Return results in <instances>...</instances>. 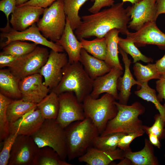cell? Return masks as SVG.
<instances>
[{
    "mask_svg": "<svg viewBox=\"0 0 165 165\" xmlns=\"http://www.w3.org/2000/svg\"><path fill=\"white\" fill-rule=\"evenodd\" d=\"M37 104L25 101L22 99L12 100L7 107L6 113L9 123L17 120L27 113L36 109Z\"/></svg>",
    "mask_w": 165,
    "mask_h": 165,
    "instance_id": "27",
    "label": "cell"
},
{
    "mask_svg": "<svg viewBox=\"0 0 165 165\" xmlns=\"http://www.w3.org/2000/svg\"><path fill=\"white\" fill-rule=\"evenodd\" d=\"M66 24L64 31L60 39L56 43L62 47L67 53L68 62L79 61L82 49L81 43L74 33L69 21L66 17Z\"/></svg>",
    "mask_w": 165,
    "mask_h": 165,
    "instance_id": "21",
    "label": "cell"
},
{
    "mask_svg": "<svg viewBox=\"0 0 165 165\" xmlns=\"http://www.w3.org/2000/svg\"><path fill=\"white\" fill-rule=\"evenodd\" d=\"M155 64L158 73L160 75H165V54L161 58L156 61Z\"/></svg>",
    "mask_w": 165,
    "mask_h": 165,
    "instance_id": "45",
    "label": "cell"
},
{
    "mask_svg": "<svg viewBox=\"0 0 165 165\" xmlns=\"http://www.w3.org/2000/svg\"><path fill=\"white\" fill-rule=\"evenodd\" d=\"M67 157L69 160L78 158L92 146L95 138L100 134L88 118L73 122L64 128Z\"/></svg>",
    "mask_w": 165,
    "mask_h": 165,
    "instance_id": "2",
    "label": "cell"
},
{
    "mask_svg": "<svg viewBox=\"0 0 165 165\" xmlns=\"http://www.w3.org/2000/svg\"><path fill=\"white\" fill-rule=\"evenodd\" d=\"M118 46L127 54H130L132 57L134 63L140 61L148 63L152 62L153 61L152 58L143 54L137 48L133 41L127 38H123L119 37Z\"/></svg>",
    "mask_w": 165,
    "mask_h": 165,
    "instance_id": "35",
    "label": "cell"
},
{
    "mask_svg": "<svg viewBox=\"0 0 165 165\" xmlns=\"http://www.w3.org/2000/svg\"><path fill=\"white\" fill-rule=\"evenodd\" d=\"M116 100L112 95L105 93L97 99L93 98L89 95L82 102L86 118L91 120L100 134L105 130L108 122L117 113Z\"/></svg>",
    "mask_w": 165,
    "mask_h": 165,
    "instance_id": "5",
    "label": "cell"
},
{
    "mask_svg": "<svg viewBox=\"0 0 165 165\" xmlns=\"http://www.w3.org/2000/svg\"><path fill=\"white\" fill-rule=\"evenodd\" d=\"M37 108L45 119H56L59 109L58 95L51 91L50 93L37 104Z\"/></svg>",
    "mask_w": 165,
    "mask_h": 165,
    "instance_id": "26",
    "label": "cell"
},
{
    "mask_svg": "<svg viewBox=\"0 0 165 165\" xmlns=\"http://www.w3.org/2000/svg\"><path fill=\"white\" fill-rule=\"evenodd\" d=\"M89 0H64V9L71 28L75 30L81 25V17L79 15L81 7Z\"/></svg>",
    "mask_w": 165,
    "mask_h": 165,
    "instance_id": "30",
    "label": "cell"
},
{
    "mask_svg": "<svg viewBox=\"0 0 165 165\" xmlns=\"http://www.w3.org/2000/svg\"><path fill=\"white\" fill-rule=\"evenodd\" d=\"M119 51L122 57L125 71L123 76L119 77L117 81V89L119 91L118 100L119 103L127 105L131 94L130 90L132 86L137 85L138 89H139L141 85L134 79L131 72L130 66L132 62L131 60L128 58L127 53L119 47Z\"/></svg>",
    "mask_w": 165,
    "mask_h": 165,
    "instance_id": "19",
    "label": "cell"
},
{
    "mask_svg": "<svg viewBox=\"0 0 165 165\" xmlns=\"http://www.w3.org/2000/svg\"><path fill=\"white\" fill-rule=\"evenodd\" d=\"M142 133H133L126 134L119 139L117 147L125 152L131 151L130 145L132 141L136 138L142 136Z\"/></svg>",
    "mask_w": 165,
    "mask_h": 165,
    "instance_id": "39",
    "label": "cell"
},
{
    "mask_svg": "<svg viewBox=\"0 0 165 165\" xmlns=\"http://www.w3.org/2000/svg\"><path fill=\"white\" fill-rule=\"evenodd\" d=\"M157 12L156 17L159 15L165 13V0H156Z\"/></svg>",
    "mask_w": 165,
    "mask_h": 165,
    "instance_id": "46",
    "label": "cell"
},
{
    "mask_svg": "<svg viewBox=\"0 0 165 165\" xmlns=\"http://www.w3.org/2000/svg\"><path fill=\"white\" fill-rule=\"evenodd\" d=\"M28 0H16V7L21 6L28 2Z\"/></svg>",
    "mask_w": 165,
    "mask_h": 165,
    "instance_id": "49",
    "label": "cell"
},
{
    "mask_svg": "<svg viewBox=\"0 0 165 165\" xmlns=\"http://www.w3.org/2000/svg\"><path fill=\"white\" fill-rule=\"evenodd\" d=\"M154 119L153 125L150 127L143 125V130L148 135L151 134H155L160 140H162L165 137V121L160 114H156Z\"/></svg>",
    "mask_w": 165,
    "mask_h": 165,
    "instance_id": "37",
    "label": "cell"
},
{
    "mask_svg": "<svg viewBox=\"0 0 165 165\" xmlns=\"http://www.w3.org/2000/svg\"><path fill=\"white\" fill-rule=\"evenodd\" d=\"M164 157H165V154H164Z\"/></svg>",
    "mask_w": 165,
    "mask_h": 165,
    "instance_id": "52",
    "label": "cell"
},
{
    "mask_svg": "<svg viewBox=\"0 0 165 165\" xmlns=\"http://www.w3.org/2000/svg\"><path fill=\"white\" fill-rule=\"evenodd\" d=\"M58 97L59 109L56 121L63 128L85 118L82 103L78 101L73 92H65Z\"/></svg>",
    "mask_w": 165,
    "mask_h": 165,
    "instance_id": "10",
    "label": "cell"
},
{
    "mask_svg": "<svg viewBox=\"0 0 165 165\" xmlns=\"http://www.w3.org/2000/svg\"><path fill=\"white\" fill-rule=\"evenodd\" d=\"M0 36L2 38H6L2 43L3 47L10 43L15 41H30L36 44L48 47L55 51L63 52L64 50L62 47L56 43L49 41L41 34L36 23L22 31L14 30L11 27L9 21L7 22L6 26L1 28Z\"/></svg>",
    "mask_w": 165,
    "mask_h": 165,
    "instance_id": "9",
    "label": "cell"
},
{
    "mask_svg": "<svg viewBox=\"0 0 165 165\" xmlns=\"http://www.w3.org/2000/svg\"><path fill=\"white\" fill-rule=\"evenodd\" d=\"M81 18V24L75 31L79 40L92 36L103 38L115 28L122 34L127 35L129 32L128 24L130 20V12L128 7L124 8L123 2L114 4L108 8L83 16Z\"/></svg>",
    "mask_w": 165,
    "mask_h": 165,
    "instance_id": "1",
    "label": "cell"
},
{
    "mask_svg": "<svg viewBox=\"0 0 165 165\" xmlns=\"http://www.w3.org/2000/svg\"><path fill=\"white\" fill-rule=\"evenodd\" d=\"M126 35L138 47L152 44L165 48V34L158 28L156 21L148 22L135 32H129Z\"/></svg>",
    "mask_w": 165,
    "mask_h": 165,
    "instance_id": "15",
    "label": "cell"
},
{
    "mask_svg": "<svg viewBox=\"0 0 165 165\" xmlns=\"http://www.w3.org/2000/svg\"><path fill=\"white\" fill-rule=\"evenodd\" d=\"M47 49L37 46L32 52L19 57L9 68L11 73L19 80L39 73L46 63L49 55Z\"/></svg>",
    "mask_w": 165,
    "mask_h": 165,
    "instance_id": "8",
    "label": "cell"
},
{
    "mask_svg": "<svg viewBox=\"0 0 165 165\" xmlns=\"http://www.w3.org/2000/svg\"><path fill=\"white\" fill-rule=\"evenodd\" d=\"M120 162L117 164V165H132L131 161L128 158L124 157L121 160Z\"/></svg>",
    "mask_w": 165,
    "mask_h": 165,
    "instance_id": "48",
    "label": "cell"
},
{
    "mask_svg": "<svg viewBox=\"0 0 165 165\" xmlns=\"http://www.w3.org/2000/svg\"><path fill=\"white\" fill-rule=\"evenodd\" d=\"M153 145L149 140L145 139V145L140 151L125 152L124 157L129 159L133 165H158L159 163L154 154Z\"/></svg>",
    "mask_w": 165,
    "mask_h": 165,
    "instance_id": "23",
    "label": "cell"
},
{
    "mask_svg": "<svg viewBox=\"0 0 165 165\" xmlns=\"http://www.w3.org/2000/svg\"><path fill=\"white\" fill-rule=\"evenodd\" d=\"M123 70L115 67L102 76L93 80L92 90L90 94L93 98L97 99L103 93L112 95L116 99H118L117 83L118 79L123 74Z\"/></svg>",
    "mask_w": 165,
    "mask_h": 165,
    "instance_id": "17",
    "label": "cell"
},
{
    "mask_svg": "<svg viewBox=\"0 0 165 165\" xmlns=\"http://www.w3.org/2000/svg\"><path fill=\"white\" fill-rule=\"evenodd\" d=\"M148 135L149 137V140L151 143L157 148H160L161 147V144L160 141V140L157 136L152 134H148Z\"/></svg>",
    "mask_w": 165,
    "mask_h": 165,
    "instance_id": "47",
    "label": "cell"
},
{
    "mask_svg": "<svg viewBox=\"0 0 165 165\" xmlns=\"http://www.w3.org/2000/svg\"><path fill=\"white\" fill-rule=\"evenodd\" d=\"M79 41L82 48L88 53L98 59L105 60L107 53V42L105 37L97 38L91 40L82 38Z\"/></svg>",
    "mask_w": 165,
    "mask_h": 165,
    "instance_id": "29",
    "label": "cell"
},
{
    "mask_svg": "<svg viewBox=\"0 0 165 165\" xmlns=\"http://www.w3.org/2000/svg\"><path fill=\"white\" fill-rule=\"evenodd\" d=\"M19 57L4 53H0V67L2 68L5 67L9 68L14 63Z\"/></svg>",
    "mask_w": 165,
    "mask_h": 165,
    "instance_id": "43",
    "label": "cell"
},
{
    "mask_svg": "<svg viewBox=\"0 0 165 165\" xmlns=\"http://www.w3.org/2000/svg\"><path fill=\"white\" fill-rule=\"evenodd\" d=\"M37 44L23 41L17 40L13 41L3 47L2 52L5 54L19 57L25 55L33 51Z\"/></svg>",
    "mask_w": 165,
    "mask_h": 165,
    "instance_id": "34",
    "label": "cell"
},
{
    "mask_svg": "<svg viewBox=\"0 0 165 165\" xmlns=\"http://www.w3.org/2000/svg\"><path fill=\"white\" fill-rule=\"evenodd\" d=\"M133 69L137 80L141 84L153 79H159L161 75L158 72L155 64L143 65L138 62L134 63Z\"/></svg>",
    "mask_w": 165,
    "mask_h": 165,
    "instance_id": "31",
    "label": "cell"
},
{
    "mask_svg": "<svg viewBox=\"0 0 165 165\" xmlns=\"http://www.w3.org/2000/svg\"><path fill=\"white\" fill-rule=\"evenodd\" d=\"M128 7L130 14L128 28L137 31L148 22L156 21V0H141Z\"/></svg>",
    "mask_w": 165,
    "mask_h": 165,
    "instance_id": "13",
    "label": "cell"
},
{
    "mask_svg": "<svg viewBox=\"0 0 165 165\" xmlns=\"http://www.w3.org/2000/svg\"><path fill=\"white\" fill-rule=\"evenodd\" d=\"M9 97L0 93V141L5 140L9 136V123L6 115L8 106L11 102Z\"/></svg>",
    "mask_w": 165,
    "mask_h": 165,
    "instance_id": "36",
    "label": "cell"
},
{
    "mask_svg": "<svg viewBox=\"0 0 165 165\" xmlns=\"http://www.w3.org/2000/svg\"><path fill=\"white\" fill-rule=\"evenodd\" d=\"M42 77L39 73H37L20 80L21 99L38 104L48 94L50 90L43 82Z\"/></svg>",
    "mask_w": 165,
    "mask_h": 165,
    "instance_id": "14",
    "label": "cell"
},
{
    "mask_svg": "<svg viewBox=\"0 0 165 165\" xmlns=\"http://www.w3.org/2000/svg\"><path fill=\"white\" fill-rule=\"evenodd\" d=\"M68 62L66 53L51 50L46 63L39 72L44 78V84L50 90L56 88L60 82L63 69Z\"/></svg>",
    "mask_w": 165,
    "mask_h": 165,
    "instance_id": "12",
    "label": "cell"
},
{
    "mask_svg": "<svg viewBox=\"0 0 165 165\" xmlns=\"http://www.w3.org/2000/svg\"><path fill=\"white\" fill-rule=\"evenodd\" d=\"M93 80L86 73L79 61L68 62L63 69L60 82L51 91L58 95L66 92H73L78 101L82 103L92 90Z\"/></svg>",
    "mask_w": 165,
    "mask_h": 165,
    "instance_id": "3",
    "label": "cell"
},
{
    "mask_svg": "<svg viewBox=\"0 0 165 165\" xmlns=\"http://www.w3.org/2000/svg\"><path fill=\"white\" fill-rule=\"evenodd\" d=\"M79 61L86 73L93 80L107 73L112 69L104 61L90 54L83 48L81 50Z\"/></svg>",
    "mask_w": 165,
    "mask_h": 165,
    "instance_id": "22",
    "label": "cell"
},
{
    "mask_svg": "<svg viewBox=\"0 0 165 165\" xmlns=\"http://www.w3.org/2000/svg\"><path fill=\"white\" fill-rule=\"evenodd\" d=\"M124 152L119 148L114 151H106L91 146L78 160L89 165H108L114 160L123 159Z\"/></svg>",
    "mask_w": 165,
    "mask_h": 165,
    "instance_id": "20",
    "label": "cell"
},
{
    "mask_svg": "<svg viewBox=\"0 0 165 165\" xmlns=\"http://www.w3.org/2000/svg\"><path fill=\"white\" fill-rule=\"evenodd\" d=\"M39 148L49 147L62 159L67 157L64 128L54 119H45L38 130L31 136Z\"/></svg>",
    "mask_w": 165,
    "mask_h": 165,
    "instance_id": "6",
    "label": "cell"
},
{
    "mask_svg": "<svg viewBox=\"0 0 165 165\" xmlns=\"http://www.w3.org/2000/svg\"><path fill=\"white\" fill-rule=\"evenodd\" d=\"M39 148L31 136L18 135L13 145L9 165H34Z\"/></svg>",
    "mask_w": 165,
    "mask_h": 165,
    "instance_id": "11",
    "label": "cell"
},
{
    "mask_svg": "<svg viewBox=\"0 0 165 165\" xmlns=\"http://www.w3.org/2000/svg\"><path fill=\"white\" fill-rule=\"evenodd\" d=\"M114 0H95L93 5L88 9V11L95 13L99 12L105 7H110L114 5Z\"/></svg>",
    "mask_w": 165,
    "mask_h": 165,
    "instance_id": "41",
    "label": "cell"
},
{
    "mask_svg": "<svg viewBox=\"0 0 165 165\" xmlns=\"http://www.w3.org/2000/svg\"><path fill=\"white\" fill-rule=\"evenodd\" d=\"M18 135L16 133L10 134L4 140L0 153V165H8L12 147Z\"/></svg>",
    "mask_w": 165,
    "mask_h": 165,
    "instance_id": "38",
    "label": "cell"
},
{
    "mask_svg": "<svg viewBox=\"0 0 165 165\" xmlns=\"http://www.w3.org/2000/svg\"><path fill=\"white\" fill-rule=\"evenodd\" d=\"M126 134L119 132L104 135H100L94 139L92 146L104 151H114L117 148L120 138Z\"/></svg>",
    "mask_w": 165,
    "mask_h": 165,
    "instance_id": "32",
    "label": "cell"
},
{
    "mask_svg": "<svg viewBox=\"0 0 165 165\" xmlns=\"http://www.w3.org/2000/svg\"><path fill=\"white\" fill-rule=\"evenodd\" d=\"M20 81L9 69L0 70V93L9 98H21L19 87Z\"/></svg>",
    "mask_w": 165,
    "mask_h": 165,
    "instance_id": "25",
    "label": "cell"
},
{
    "mask_svg": "<svg viewBox=\"0 0 165 165\" xmlns=\"http://www.w3.org/2000/svg\"><path fill=\"white\" fill-rule=\"evenodd\" d=\"M122 0V2L123 3L126 2H129L132 3V4H133L134 3L138 2H139L141 0Z\"/></svg>",
    "mask_w": 165,
    "mask_h": 165,
    "instance_id": "50",
    "label": "cell"
},
{
    "mask_svg": "<svg viewBox=\"0 0 165 165\" xmlns=\"http://www.w3.org/2000/svg\"><path fill=\"white\" fill-rule=\"evenodd\" d=\"M66 17L64 1L58 0L44 9L43 16L37 23V26L44 37L56 42L64 31Z\"/></svg>",
    "mask_w": 165,
    "mask_h": 165,
    "instance_id": "7",
    "label": "cell"
},
{
    "mask_svg": "<svg viewBox=\"0 0 165 165\" xmlns=\"http://www.w3.org/2000/svg\"><path fill=\"white\" fill-rule=\"evenodd\" d=\"M148 82L143 83L140 88L135 92V94L144 100L153 103L156 108L165 121V106L161 104L158 99L156 91L148 85Z\"/></svg>",
    "mask_w": 165,
    "mask_h": 165,
    "instance_id": "33",
    "label": "cell"
},
{
    "mask_svg": "<svg viewBox=\"0 0 165 165\" xmlns=\"http://www.w3.org/2000/svg\"><path fill=\"white\" fill-rule=\"evenodd\" d=\"M95 0H91V2H94V1Z\"/></svg>",
    "mask_w": 165,
    "mask_h": 165,
    "instance_id": "51",
    "label": "cell"
},
{
    "mask_svg": "<svg viewBox=\"0 0 165 165\" xmlns=\"http://www.w3.org/2000/svg\"><path fill=\"white\" fill-rule=\"evenodd\" d=\"M61 159L57 152L49 147L39 148L34 165H72Z\"/></svg>",
    "mask_w": 165,
    "mask_h": 165,
    "instance_id": "28",
    "label": "cell"
},
{
    "mask_svg": "<svg viewBox=\"0 0 165 165\" xmlns=\"http://www.w3.org/2000/svg\"><path fill=\"white\" fill-rule=\"evenodd\" d=\"M44 8L29 5L16 7L11 14L9 22L16 30L22 31L37 23L43 14Z\"/></svg>",
    "mask_w": 165,
    "mask_h": 165,
    "instance_id": "16",
    "label": "cell"
},
{
    "mask_svg": "<svg viewBox=\"0 0 165 165\" xmlns=\"http://www.w3.org/2000/svg\"><path fill=\"white\" fill-rule=\"evenodd\" d=\"M119 33L118 29L115 28L109 31L105 36L106 39L107 53L104 61L111 69L116 67L123 70L118 57Z\"/></svg>",
    "mask_w": 165,
    "mask_h": 165,
    "instance_id": "24",
    "label": "cell"
},
{
    "mask_svg": "<svg viewBox=\"0 0 165 165\" xmlns=\"http://www.w3.org/2000/svg\"><path fill=\"white\" fill-rule=\"evenodd\" d=\"M156 82V89L158 92L157 97L160 101H164L165 106V75H161L160 78Z\"/></svg>",
    "mask_w": 165,
    "mask_h": 165,
    "instance_id": "42",
    "label": "cell"
},
{
    "mask_svg": "<svg viewBox=\"0 0 165 165\" xmlns=\"http://www.w3.org/2000/svg\"><path fill=\"white\" fill-rule=\"evenodd\" d=\"M118 111L116 115L108 123L106 128L100 134L106 135L115 133L128 134L145 132L142 120L138 116L143 114L145 108L141 103L136 101L131 105L115 102Z\"/></svg>",
    "mask_w": 165,
    "mask_h": 165,
    "instance_id": "4",
    "label": "cell"
},
{
    "mask_svg": "<svg viewBox=\"0 0 165 165\" xmlns=\"http://www.w3.org/2000/svg\"><path fill=\"white\" fill-rule=\"evenodd\" d=\"M44 120L40 111L37 108L15 122L9 123V133L31 136L38 130Z\"/></svg>",
    "mask_w": 165,
    "mask_h": 165,
    "instance_id": "18",
    "label": "cell"
},
{
    "mask_svg": "<svg viewBox=\"0 0 165 165\" xmlns=\"http://www.w3.org/2000/svg\"><path fill=\"white\" fill-rule=\"evenodd\" d=\"M16 6V0H2L0 1V10L5 14L7 22L9 21V16L13 13Z\"/></svg>",
    "mask_w": 165,
    "mask_h": 165,
    "instance_id": "40",
    "label": "cell"
},
{
    "mask_svg": "<svg viewBox=\"0 0 165 165\" xmlns=\"http://www.w3.org/2000/svg\"><path fill=\"white\" fill-rule=\"evenodd\" d=\"M57 0H29L22 5L37 6L45 8Z\"/></svg>",
    "mask_w": 165,
    "mask_h": 165,
    "instance_id": "44",
    "label": "cell"
}]
</instances>
